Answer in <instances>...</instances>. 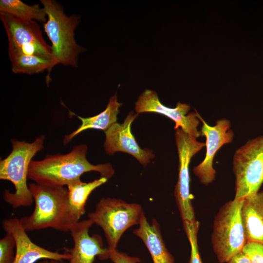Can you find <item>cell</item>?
Masks as SVG:
<instances>
[{"instance_id":"cell-1","label":"cell","mask_w":263,"mask_h":263,"mask_svg":"<svg viewBox=\"0 0 263 263\" xmlns=\"http://www.w3.org/2000/svg\"><path fill=\"white\" fill-rule=\"evenodd\" d=\"M88 147L81 144L75 146L66 154L47 155L41 160H32L29 165L28 179L35 183L50 187H62L80 179L85 172L96 171L108 179L114 174L109 163L94 165L86 158Z\"/></svg>"},{"instance_id":"cell-2","label":"cell","mask_w":263,"mask_h":263,"mask_svg":"<svg viewBox=\"0 0 263 263\" xmlns=\"http://www.w3.org/2000/svg\"><path fill=\"white\" fill-rule=\"evenodd\" d=\"M29 188L35 202L33 212L20 218L26 231L52 228L68 232L79 220L73 212L68 189L30 183Z\"/></svg>"},{"instance_id":"cell-3","label":"cell","mask_w":263,"mask_h":263,"mask_svg":"<svg viewBox=\"0 0 263 263\" xmlns=\"http://www.w3.org/2000/svg\"><path fill=\"white\" fill-rule=\"evenodd\" d=\"M45 136L40 135L32 142L12 139V150L8 155L0 161V179L11 182L15 191H4L5 202L14 208L29 207L34 202L27 183L30 163L34 156L43 150Z\"/></svg>"},{"instance_id":"cell-4","label":"cell","mask_w":263,"mask_h":263,"mask_svg":"<svg viewBox=\"0 0 263 263\" xmlns=\"http://www.w3.org/2000/svg\"><path fill=\"white\" fill-rule=\"evenodd\" d=\"M47 20L44 23V31L52 43L53 59L56 65L76 67L79 55L85 49L75 39V31L80 17L68 16L62 6L54 0H41Z\"/></svg>"},{"instance_id":"cell-5","label":"cell","mask_w":263,"mask_h":263,"mask_svg":"<svg viewBox=\"0 0 263 263\" xmlns=\"http://www.w3.org/2000/svg\"><path fill=\"white\" fill-rule=\"evenodd\" d=\"M243 201L234 199L226 202L214 218L211 241L220 263H227L242 251L247 242L241 216Z\"/></svg>"},{"instance_id":"cell-6","label":"cell","mask_w":263,"mask_h":263,"mask_svg":"<svg viewBox=\"0 0 263 263\" xmlns=\"http://www.w3.org/2000/svg\"><path fill=\"white\" fill-rule=\"evenodd\" d=\"M143 210L137 203H129L113 198H102L96 204L94 211L88 214V219L104 231L108 248L116 249L125 231L139 225Z\"/></svg>"},{"instance_id":"cell-7","label":"cell","mask_w":263,"mask_h":263,"mask_svg":"<svg viewBox=\"0 0 263 263\" xmlns=\"http://www.w3.org/2000/svg\"><path fill=\"white\" fill-rule=\"evenodd\" d=\"M233 171L235 199H243L259 191L263 183V135L248 140L236 150Z\"/></svg>"},{"instance_id":"cell-8","label":"cell","mask_w":263,"mask_h":263,"mask_svg":"<svg viewBox=\"0 0 263 263\" xmlns=\"http://www.w3.org/2000/svg\"><path fill=\"white\" fill-rule=\"evenodd\" d=\"M0 19L7 37L9 57L33 55L54 62L51 46L44 39L37 21L22 20L1 12Z\"/></svg>"},{"instance_id":"cell-9","label":"cell","mask_w":263,"mask_h":263,"mask_svg":"<svg viewBox=\"0 0 263 263\" xmlns=\"http://www.w3.org/2000/svg\"><path fill=\"white\" fill-rule=\"evenodd\" d=\"M179 158V173L174 197L183 222L196 221L190 193L189 165L191 158L205 146L179 128L175 133Z\"/></svg>"},{"instance_id":"cell-10","label":"cell","mask_w":263,"mask_h":263,"mask_svg":"<svg viewBox=\"0 0 263 263\" xmlns=\"http://www.w3.org/2000/svg\"><path fill=\"white\" fill-rule=\"evenodd\" d=\"M190 106L178 102L176 107L171 108L164 106L159 100L156 92L145 90L138 97L135 103V113L138 114L143 113H155L164 115L175 123L174 130L181 129L190 136L197 139L201 133L197 129L200 124L198 113H188Z\"/></svg>"},{"instance_id":"cell-11","label":"cell","mask_w":263,"mask_h":263,"mask_svg":"<svg viewBox=\"0 0 263 263\" xmlns=\"http://www.w3.org/2000/svg\"><path fill=\"white\" fill-rule=\"evenodd\" d=\"M203 126L201 135L206 137V153L204 159L193 168L194 174L201 183L208 185L215 179L216 171L213 167V160L218 150L224 145L230 143L234 138V132L230 129V121L225 118L216 121L213 126L208 125L198 113Z\"/></svg>"},{"instance_id":"cell-12","label":"cell","mask_w":263,"mask_h":263,"mask_svg":"<svg viewBox=\"0 0 263 263\" xmlns=\"http://www.w3.org/2000/svg\"><path fill=\"white\" fill-rule=\"evenodd\" d=\"M138 116V113L130 111L122 123L116 122L105 131L104 149L107 155H113L117 152L127 153L146 167L155 155L150 150L141 149L132 133L131 125Z\"/></svg>"},{"instance_id":"cell-13","label":"cell","mask_w":263,"mask_h":263,"mask_svg":"<svg viewBox=\"0 0 263 263\" xmlns=\"http://www.w3.org/2000/svg\"><path fill=\"white\" fill-rule=\"evenodd\" d=\"M2 227L6 233L13 236L16 243V254L14 263H35L43 259H51L61 261L69 260L71 255L51 251L33 242L23 227L20 219L10 218L2 222Z\"/></svg>"},{"instance_id":"cell-14","label":"cell","mask_w":263,"mask_h":263,"mask_svg":"<svg viewBox=\"0 0 263 263\" xmlns=\"http://www.w3.org/2000/svg\"><path fill=\"white\" fill-rule=\"evenodd\" d=\"M93 225L88 219L79 221L71 229L74 246L69 250L71 258L68 263H93L96 256L100 260L107 252L108 248L103 247L101 236L89 235V229Z\"/></svg>"},{"instance_id":"cell-15","label":"cell","mask_w":263,"mask_h":263,"mask_svg":"<svg viewBox=\"0 0 263 263\" xmlns=\"http://www.w3.org/2000/svg\"><path fill=\"white\" fill-rule=\"evenodd\" d=\"M133 233L145 244L153 263H174V258L165 245L159 225L155 219L150 224L143 212L139 227L133 230Z\"/></svg>"},{"instance_id":"cell-16","label":"cell","mask_w":263,"mask_h":263,"mask_svg":"<svg viewBox=\"0 0 263 263\" xmlns=\"http://www.w3.org/2000/svg\"><path fill=\"white\" fill-rule=\"evenodd\" d=\"M241 216L246 242L263 244V191L243 199Z\"/></svg>"},{"instance_id":"cell-17","label":"cell","mask_w":263,"mask_h":263,"mask_svg":"<svg viewBox=\"0 0 263 263\" xmlns=\"http://www.w3.org/2000/svg\"><path fill=\"white\" fill-rule=\"evenodd\" d=\"M122 105L117 100L115 94L110 97L105 110L99 114L89 117H82L70 111V113L77 116L81 121V124L76 130L69 134L65 135L63 140L64 145L69 143L75 136L88 129H97L106 131L117 121L119 108Z\"/></svg>"},{"instance_id":"cell-18","label":"cell","mask_w":263,"mask_h":263,"mask_svg":"<svg viewBox=\"0 0 263 263\" xmlns=\"http://www.w3.org/2000/svg\"><path fill=\"white\" fill-rule=\"evenodd\" d=\"M108 179L101 177L92 182L85 183L81 179L67 186L71 207L78 220L85 212V205L91 193L96 188L107 182Z\"/></svg>"},{"instance_id":"cell-19","label":"cell","mask_w":263,"mask_h":263,"mask_svg":"<svg viewBox=\"0 0 263 263\" xmlns=\"http://www.w3.org/2000/svg\"><path fill=\"white\" fill-rule=\"evenodd\" d=\"M11 62V69L15 74H24L32 75L47 71L46 77L47 84H48L51 79L50 73L56 65L51 60L40 56L20 55L9 57Z\"/></svg>"},{"instance_id":"cell-20","label":"cell","mask_w":263,"mask_h":263,"mask_svg":"<svg viewBox=\"0 0 263 263\" xmlns=\"http://www.w3.org/2000/svg\"><path fill=\"white\" fill-rule=\"evenodd\" d=\"M0 12L22 20L44 23L47 20V16L43 7H41L38 4L29 5L19 0H0Z\"/></svg>"},{"instance_id":"cell-21","label":"cell","mask_w":263,"mask_h":263,"mask_svg":"<svg viewBox=\"0 0 263 263\" xmlns=\"http://www.w3.org/2000/svg\"><path fill=\"white\" fill-rule=\"evenodd\" d=\"M183 225L191 247L190 256L188 263H202L197 242L199 223L196 220L192 223L184 222Z\"/></svg>"},{"instance_id":"cell-22","label":"cell","mask_w":263,"mask_h":263,"mask_svg":"<svg viewBox=\"0 0 263 263\" xmlns=\"http://www.w3.org/2000/svg\"><path fill=\"white\" fill-rule=\"evenodd\" d=\"M16 243L12 235L6 233L0 240V263H14Z\"/></svg>"},{"instance_id":"cell-23","label":"cell","mask_w":263,"mask_h":263,"mask_svg":"<svg viewBox=\"0 0 263 263\" xmlns=\"http://www.w3.org/2000/svg\"><path fill=\"white\" fill-rule=\"evenodd\" d=\"M249 258L251 263H263V244L247 242L242 250Z\"/></svg>"},{"instance_id":"cell-24","label":"cell","mask_w":263,"mask_h":263,"mask_svg":"<svg viewBox=\"0 0 263 263\" xmlns=\"http://www.w3.org/2000/svg\"><path fill=\"white\" fill-rule=\"evenodd\" d=\"M106 259H110L114 263H138L140 262V259L137 257H131L125 253L118 251L116 249H110L108 248L107 252L100 260Z\"/></svg>"},{"instance_id":"cell-25","label":"cell","mask_w":263,"mask_h":263,"mask_svg":"<svg viewBox=\"0 0 263 263\" xmlns=\"http://www.w3.org/2000/svg\"><path fill=\"white\" fill-rule=\"evenodd\" d=\"M226 263H251L248 256L243 251L231 258Z\"/></svg>"},{"instance_id":"cell-26","label":"cell","mask_w":263,"mask_h":263,"mask_svg":"<svg viewBox=\"0 0 263 263\" xmlns=\"http://www.w3.org/2000/svg\"><path fill=\"white\" fill-rule=\"evenodd\" d=\"M38 263H60V261L51 260V259H43L41 260Z\"/></svg>"}]
</instances>
